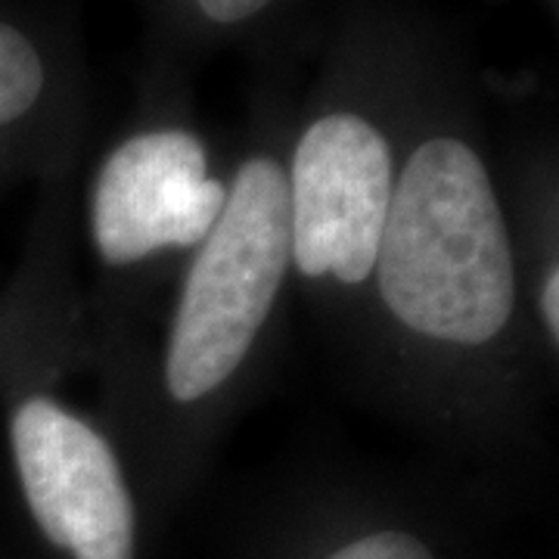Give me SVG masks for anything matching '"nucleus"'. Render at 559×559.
<instances>
[{"mask_svg": "<svg viewBox=\"0 0 559 559\" xmlns=\"http://www.w3.org/2000/svg\"><path fill=\"white\" fill-rule=\"evenodd\" d=\"M197 3H200V10L212 22L234 25V22H242L261 13L271 0H197Z\"/></svg>", "mask_w": 559, "mask_h": 559, "instance_id": "obj_8", "label": "nucleus"}, {"mask_svg": "<svg viewBox=\"0 0 559 559\" xmlns=\"http://www.w3.org/2000/svg\"><path fill=\"white\" fill-rule=\"evenodd\" d=\"M289 183V242L305 277L358 286L373 277L395 187L392 150L355 112H333L301 134Z\"/></svg>", "mask_w": 559, "mask_h": 559, "instance_id": "obj_3", "label": "nucleus"}, {"mask_svg": "<svg viewBox=\"0 0 559 559\" xmlns=\"http://www.w3.org/2000/svg\"><path fill=\"white\" fill-rule=\"evenodd\" d=\"M289 242V183L267 156L242 162L224 212L200 242L180 289L165 352V385L180 404L212 395L230 380L274 311Z\"/></svg>", "mask_w": 559, "mask_h": 559, "instance_id": "obj_2", "label": "nucleus"}, {"mask_svg": "<svg viewBox=\"0 0 559 559\" xmlns=\"http://www.w3.org/2000/svg\"><path fill=\"white\" fill-rule=\"evenodd\" d=\"M47 69L38 47L16 25L0 20V128L25 119L44 94Z\"/></svg>", "mask_w": 559, "mask_h": 559, "instance_id": "obj_6", "label": "nucleus"}, {"mask_svg": "<svg viewBox=\"0 0 559 559\" xmlns=\"http://www.w3.org/2000/svg\"><path fill=\"white\" fill-rule=\"evenodd\" d=\"M540 318L550 333V340H559V271L557 264L547 267L544 283H540Z\"/></svg>", "mask_w": 559, "mask_h": 559, "instance_id": "obj_9", "label": "nucleus"}, {"mask_svg": "<svg viewBox=\"0 0 559 559\" xmlns=\"http://www.w3.org/2000/svg\"><path fill=\"white\" fill-rule=\"evenodd\" d=\"M326 559H436L432 550L407 532H377L345 544Z\"/></svg>", "mask_w": 559, "mask_h": 559, "instance_id": "obj_7", "label": "nucleus"}, {"mask_svg": "<svg viewBox=\"0 0 559 559\" xmlns=\"http://www.w3.org/2000/svg\"><path fill=\"white\" fill-rule=\"evenodd\" d=\"M25 503L44 538L75 559H134V500L94 426L57 401H22L10 423Z\"/></svg>", "mask_w": 559, "mask_h": 559, "instance_id": "obj_4", "label": "nucleus"}, {"mask_svg": "<svg viewBox=\"0 0 559 559\" xmlns=\"http://www.w3.org/2000/svg\"><path fill=\"white\" fill-rule=\"evenodd\" d=\"M224 202L227 187L209 178L197 134L146 131L103 162L91 202L94 246L112 267L165 249H193L215 227Z\"/></svg>", "mask_w": 559, "mask_h": 559, "instance_id": "obj_5", "label": "nucleus"}, {"mask_svg": "<svg viewBox=\"0 0 559 559\" xmlns=\"http://www.w3.org/2000/svg\"><path fill=\"white\" fill-rule=\"evenodd\" d=\"M377 286L411 333L485 345L516 308V264L495 183L457 138L419 143L392 187Z\"/></svg>", "mask_w": 559, "mask_h": 559, "instance_id": "obj_1", "label": "nucleus"}]
</instances>
